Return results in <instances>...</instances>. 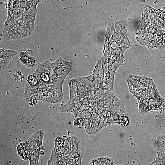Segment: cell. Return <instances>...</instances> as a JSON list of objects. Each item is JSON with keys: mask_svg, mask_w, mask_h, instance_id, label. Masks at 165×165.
<instances>
[{"mask_svg": "<svg viewBox=\"0 0 165 165\" xmlns=\"http://www.w3.org/2000/svg\"><path fill=\"white\" fill-rule=\"evenodd\" d=\"M63 96V85L50 84L39 86L37 100L50 103L61 102Z\"/></svg>", "mask_w": 165, "mask_h": 165, "instance_id": "obj_5", "label": "cell"}, {"mask_svg": "<svg viewBox=\"0 0 165 165\" xmlns=\"http://www.w3.org/2000/svg\"><path fill=\"white\" fill-rule=\"evenodd\" d=\"M26 80L25 90L41 86L39 79L34 72L29 75Z\"/></svg>", "mask_w": 165, "mask_h": 165, "instance_id": "obj_11", "label": "cell"}, {"mask_svg": "<svg viewBox=\"0 0 165 165\" xmlns=\"http://www.w3.org/2000/svg\"><path fill=\"white\" fill-rule=\"evenodd\" d=\"M53 72V62L47 61L38 65L34 73L42 86L52 84Z\"/></svg>", "mask_w": 165, "mask_h": 165, "instance_id": "obj_8", "label": "cell"}, {"mask_svg": "<svg viewBox=\"0 0 165 165\" xmlns=\"http://www.w3.org/2000/svg\"><path fill=\"white\" fill-rule=\"evenodd\" d=\"M127 82L130 91L137 99L147 95L156 88L153 80L145 76L130 75Z\"/></svg>", "mask_w": 165, "mask_h": 165, "instance_id": "obj_3", "label": "cell"}, {"mask_svg": "<svg viewBox=\"0 0 165 165\" xmlns=\"http://www.w3.org/2000/svg\"><path fill=\"white\" fill-rule=\"evenodd\" d=\"M18 53L15 50L1 48L0 50V70L2 71L5 68L10 61Z\"/></svg>", "mask_w": 165, "mask_h": 165, "instance_id": "obj_10", "label": "cell"}, {"mask_svg": "<svg viewBox=\"0 0 165 165\" xmlns=\"http://www.w3.org/2000/svg\"><path fill=\"white\" fill-rule=\"evenodd\" d=\"M36 9L26 12L18 20L10 22L3 28V34L6 40L19 39L30 36L33 31Z\"/></svg>", "mask_w": 165, "mask_h": 165, "instance_id": "obj_2", "label": "cell"}, {"mask_svg": "<svg viewBox=\"0 0 165 165\" xmlns=\"http://www.w3.org/2000/svg\"><path fill=\"white\" fill-rule=\"evenodd\" d=\"M17 151L18 155L22 159L25 160L29 159V151L25 142L19 144L17 146Z\"/></svg>", "mask_w": 165, "mask_h": 165, "instance_id": "obj_12", "label": "cell"}, {"mask_svg": "<svg viewBox=\"0 0 165 165\" xmlns=\"http://www.w3.org/2000/svg\"><path fill=\"white\" fill-rule=\"evenodd\" d=\"M114 161L112 159L108 157H100L92 160L89 163L90 165H113Z\"/></svg>", "mask_w": 165, "mask_h": 165, "instance_id": "obj_13", "label": "cell"}, {"mask_svg": "<svg viewBox=\"0 0 165 165\" xmlns=\"http://www.w3.org/2000/svg\"><path fill=\"white\" fill-rule=\"evenodd\" d=\"M44 135L43 130H37L25 141L29 151L30 165L38 164Z\"/></svg>", "mask_w": 165, "mask_h": 165, "instance_id": "obj_6", "label": "cell"}, {"mask_svg": "<svg viewBox=\"0 0 165 165\" xmlns=\"http://www.w3.org/2000/svg\"><path fill=\"white\" fill-rule=\"evenodd\" d=\"M19 59L20 62L27 67L33 68L37 65V60L31 50L24 49L21 50L19 53Z\"/></svg>", "mask_w": 165, "mask_h": 165, "instance_id": "obj_9", "label": "cell"}, {"mask_svg": "<svg viewBox=\"0 0 165 165\" xmlns=\"http://www.w3.org/2000/svg\"><path fill=\"white\" fill-rule=\"evenodd\" d=\"M140 112L144 114L152 111L165 109V101L157 88L142 98L137 99Z\"/></svg>", "mask_w": 165, "mask_h": 165, "instance_id": "obj_4", "label": "cell"}, {"mask_svg": "<svg viewBox=\"0 0 165 165\" xmlns=\"http://www.w3.org/2000/svg\"><path fill=\"white\" fill-rule=\"evenodd\" d=\"M136 36L139 43L148 48L165 46V10L146 6Z\"/></svg>", "mask_w": 165, "mask_h": 165, "instance_id": "obj_1", "label": "cell"}, {"mask_svg": "<svg viewBox=\"0 0 165 165\" xmlns=\"http://www.w3.org/2000/svg\"><path fill=\"white\" fill-rule=\"evenodd\" d=\"M83 121L81 118L76 119L74 121L73 124L74 127L77 128H81L83 126Z\"/></svg>", "mask_w": 165, "mask_h": 165, "instance_id": "obj_14", "label": "cell"}, {"mask_svg": "<svg viewBox=\"0 0 165 165\" xmlns=\"http://www.w3.org/2000/svg\"><path fill=\"white\" fill-rule=\"evenodd\" d=\"M53 64L52 84L63 85L67 76L72 70L73 63L59 57Z\"/></svg>", "mask_w": 165, "mask_h": 165, "instance_id": "obj_7", "label": "cell"}]
</instances>
